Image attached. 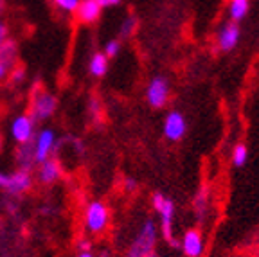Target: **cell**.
I'll list each match as a JSON object with an SVG mask.
<instances>
[{
    "instance_id": "cell-2",
    "label": "cell",
    "mask_w": 259,
    "mask_h": 257,
    "mask_svg": "<svg viewBox=\"0 0 259 257\" xmlns=\"http://www.w3.org/2000/svg\"><path fill=\"white\" fill-rule=\"evenodd\" d=\"M155 243H157V225L153 220H146L134 243L130 245L128 257H151Z\"/></svg>"
},
{
    "instance_id": "cell-27",
    "label": "cell",
    "mask_w": 259,
    "mask_h": 257,
    "mask_svg": "<svg viewBox=\"0 0 259 257\" xmlns=\"http://www.w3.org/2000/svg\"><path fill=\"white\" fill-rule=\"evenodd\" d=\"M76 257H94V253H92V250H85V252H79Z\"/></svg>"
},
{
    "instance_id": "cell-4",
    "label": "cell",
    "mask_w": 259,
    "mask_h": 257,
    "mask_svg": "<svg viewBox=\"0 0 259 257\" xmlns=\"http://www.w3.org/2000/svg\"><path fill=\"white\" fill-rule=\"evenodd\" d=\"M110 212L103 201H90L85 209V225L92 234H101L108 227Z\"/></svg>"
},
{
    "instance_id": "cell-12",
    "label": "cell",
    "mask_w": 259,
    "mask_h": 257,
    "mask_svg": "<svg viewBox=\"0 0 259 257\" xmlns=\"http://www.w3.org/2000/svg\"><path fill=\"white\" fill-rule=\"evenodd\" d=\"M101 4L99 0H79V6L76 9V16L81 24H94L101 16Z\"/></svg>"
},
{
    "instance_id": "cell-15",
    "label": "cell",
    "mask_w": 259,
    "mask_h": 257,
    "mask_svg": "<svg viewBox=\"0 0 259 257\" xmlns=\"http://www.w3.org/2000/svg\"><path fill=\"white\" fill-rule=\"evenodd\" d=\"M16 162H18V169H27L31 171L34 162V149H32V141L27 144H20L16 149Z\"/></svg>"
},
{
    "instance_id": "cell-22",
    "label": "cell",
    "mask_w": 259,
    "mask_h": 257,
    "mask_svg": "<svg viewBox=\"0 0 259 257\" xmlns=\"http://www.w3.org/2000/svg\"><path fill=\"white\" fill-rule=\"evenodd\" d=\"M25 79V70L22 67H15L11 70V83L13 84H20Z\"/></svg>"
},
{
    "instance_id": "cell-17",
    "label": "cell",
    "mask_w": 259,
    "mask_h": 257,
    "mask_svg": "<svg viewBox=\"0 0 259 257\" xmlns=\"http://www.w3.org/2000/svg\"><path fill=\"white\" fill-rule=\"evenodd\" d=\"M248 9H250V2L248 0H231L229 6V15H231L232 22H241L247 16Z\"/></svg>"
},
{
    "instance_id": "cell-32",
    "label": "cell",
    "mask_w": 259,
    "mask_h": 257,
    "mask_svg": "<svg viewBox=\"0 0 259 257\" xmlns=\"http://www.w3.org/2000/svg\"><path fill=\"white\" fill-rule=\"evenodd\" d=\"M151 257H155V255H151Z\"/></svg>"
},
{
    "instance_id": "cell-24",
    "label": "cell",
    "mask_w": 259,
    "mask_h": 257,
    "mask_svg": "<svg viewBox=\"0 0 259 257\" xmlns=\"http://www.w3.org/2000/svg\"><path fill=\"white\" fill-rule=\"evenodd\" d=\"M99 4H101L103 9H106V8H115V6L121 4V0H99Z\"/></svg>"
},
{
    "instance_id": "cell-1",
    "label": "cell",
    "mask_w": 259,
    "mask_h": 257,
    "mask_svg": "<svg viewBox=\"0 0 259 257\" xmlns=\"http://www.w3.org/2000/svg\"><path fill=\"white\" fill-rule=\"evenodd\" d=\"M58 108V99L51 92L41 87L31 92V103H29V115L34 122H44L54 115Z\"/></svg>"
},
{
    "instance_id": "cell-13",
    "label": "cell",
    "mask_w": 259,
    "mask_h": 257,
    "mask_svg": "<svg viewBox=\"0 0 259 257\" xmlns=\"http://www.w3.org/2000/svg\"><path fill=\"white\" fill-rule=\"evenodd\" d=\"M182 250L187 257H200L203 252V239H202V234L200 230L196 229H191L184 234V239H182Z\"/></svg>"
},
{
    "instance_id": "cell-21",
    "label": "cell",
    "mask_w": 259,
    "mask_h": 257,
    "mask_svg": "<svg viewBox=\"0 0 259 257\" xmlns=\"http://www.w3.org/2000/svg\"><path fill=\"white\" fill-rule=\"evenodd\" d=\"M135 25H137L135 16H128L124 24H122V36H132V32L135 31Z\"/></svg>"
},
{
    "instance_id": "cell-6",
    "label": "cell",
    "mask_w": 259,
    "mask_h": 257,
    "mask_svg": "<svg viewBox=\"0 0 259 257\" xmlns=\"http://www.w3.org/2000/svg\"><path fill=\"white\" fill-rule=\"evenodd\" d=\"M34 126L36 122L32 121L29 113H20L16 115L11 122V137L18 146L27 144L34 139Z\"/></svg>"
},
{
    "instance_id": "cell-25",
    "label": "cell",
    "mask_w": 259,
    "mask_h": 257,
    "mask_svg": "<svg viewBox=\"0 0 259 257\" xmlns=\"http://www.w3.org/2000/svg\"><path fill=\"white\" fill-rule=\"evenodd\" d=\"M124 185H126V191H135V189H137V182H135L134 178H126Z\"/></svg>"
},
{
    "instance_id": "cell-18",
    "label": "cell",
    "mask_w": 259,
    "mask_h": 257,
    "mask_svg": "<svg viewBox=\"0 0 259 257\" xmlns=\"http://www.w3.org/2000/svg\"><path fill=\"white\" fill-rule=\"evenodd\" d=\"M247 158H248L247 146H245V144L234 146V149H232V164H234L236 167H241V165H245Z\"/></svg>"
},
{
    "instance_id": "cell-19",
    "label": "cell",
    "mask_w": 259,
    "mask_h": 257,
    "mask_svg": "<svg viewBox=\"0 0 259 257\" xmlns=\"http://www.w3.org/2000/svg\"><path fill=\"white\" fill-rule=\"evenodd\" d=\"M54 4L65 13H76L77 6H79V0H54Z\"/></svg>"
},
{
    "instance_id": "cell-9",
    "label": "cell",
    "mask_w": 259,
    "mask_h": 257,
    "mask_svg": "<svg viewBox=\"0 0 259 257\" xmlns=\"http://www.w3.org/2000/svg\"><path fill=\"white\" fill-rule=\"evenodd\" d=\"M186 132H187V122L182 113L177 112V110L167 113L166 121H164V135H166V139H169V141H173V142H178L184 139Z\"/></svg>"
},
{
    "instance_id": "cell-23",
    "label": "cell",
    "mask_w": 259,
    "mask_h": 257,
    "mask_svg": "<svg viewBox=\"0 0 259 257\" xmlns=\"http://www.w3.org/2000/svg\"><path fill=\"white\" fill-rule=\"evenodd\" d=\"M6 40H9V31H8V25L4 22L0 20V45L4 44Z\"/></svg>"
},
{
    "instance_id": "cell-31",
    "label": "cell",
    "mask_w": 259,
    "mask_h": 257,
    "mask_svg": "<svg viewBox=\"0 0 259 257\" xmlns=\"http://www.w3.org/2000/svg\"><path fill=\"white\" fill-rule=\"evenodd\" d=\"M2 144H4V141H2V135H0V149H2Z\"/></svg>"
},
{
    "instance_id": "cell-29",
    "label": "cell",
    "mask_w": 259,
    "mask_h": 257,
    "mask_svg": "<svg viewBox=\"0 0 259 257\" xmlns=\"http://www.w3.org/2000/svg\"><path fill=\"white\" fill-rule=\"evenodd\" d=\"M8 74H9L8 70H6V68L2 67V65H0V79H4V77L8 76Z\"/></svg>"
},
{
    "instance_id": "cell-8",
    "label": "cell",
    "mask_w": 259,
    "mask_h": 257,
    "mask_svg": "<svg viewBox=\"0 0 259 257\" xmlns=\"http://www.w3.org/2000/svg\"><path fill=\"white\" fill-rule=\"evenodd\" d=\"M32 185V175L27 169H18L13 175L8 177V182L4 185V191L11 196H18V194H24L31 189Z\"/></svg>"
},
{
    "instance_id": "cell-26",
    "label": "cell",
    "mask_w": 259,
    "mask_h": 257,
    "mask_svg": "<svg viewBox=\"0 0 259 257\" xmlns=\"http://www.w3.org/2000/svg\"><path fill=\"white\" fill-rule=\"evenodd\" d=\"M79 252H85V250H90L92 248V245H90V241H87V239H81L79 241Z\"/></svg>"
},
{
    "instance_id": "cell-10",
    "label": "cell",
    "mask_w": 259,
    "mask_h": 257,
    "mask_svg": "<svg viewBox=\"0 0 259 257\" xmlns=\"http://www.w3.org/2000/svg\"><path fill=\"white\" fill-rule=\"evenodd\" d=\"M63 175V169H61V164L56 157H49L47 160L40 162V167H38V180L44 185H51L54 182H58Z\"/></svg>"
},
{
    "instance_id": "cell-30",
    "label": "cell",
    "mask_w": 259,
    "mask_h": 257,
    "mask_svg": "<svg viewBox=\"0 0 259 257\" xmlns=\"http://www.w3.org/2000/svg\"><path fill=\"white\" fill-rule=\"evenodd\" d=\"M2 8H4V0H0V11H2Z\"/></svg>"
},
{
    "instance_id": "cell-11",
    "label": "cell",
    "mask_w": 259,
    "mask_h": 257,
    "mask_svg": "<svg viewBox=\"0 0 259 257\" xmlns=\"http://www.w3.org/2000/svg\"><path fill=\"white\" fill-rule=\"evenodd\" d=\"M239 36H241V31H239V25L238 22H229L225 24L218 32V45L222 49L223 53H229L232 49L238 45L239 41Z\"/></svg>"
},
{
    "instance_id": "cell-3",
    "label": "cell",
    "mask_w": 259,
    "mask_h": 257,
    "mask_svg": "<svg viewBox=\"0 0 259 257\" xmlns=\"http://www.w3.org/2000/svg\"><path fill=\"white\" fill-rule=\"evenodd\" d=\"M153 207L158 214H160V223H162V236L166 237L167 241L173 246H180L178 241L173 237V216H175V203L173 200L166 198L162 193L153 194Z\"/></svg>"
},
{
    "instance_id": "cell-14",
    "label": "cell",
    "mask_w": 259,
    "mask_h": 257,
    "mask_svg": "<svg viewBox=\"0 0 259 257\" xmlns=\"http://www.w3.org/2000/svg\"><path fill=\"white\" fill-rule=\"evenodd\" d=\"M18 45L13 40H6L4 44L0 45V65L11 72L13 68L18 67Z\"/></svg>"
},
{
    "instance_id": "cell-5",
    "label": "cell",
    "mask_w": 259,
    "mask_h": 257,
    "mask_svg": "<svg viewBox=\"0 0 259 257\" xmlns=\"http://www.w3.org/2000/svg\"><path fill=\"white\" fill-rule=\"evenodd\" d=\"M56 133L51 128H44L36 133L34 141H32V149H34V162L47 160L49 157L54 155V148H56Z\"/></svg>"
},
{
    "instance_id": "cell-7",
    "label": "cell",
    "mask_w": 259,
    "mask_h": 257,
    "mask_svg": "<svg viewBox=\"0 0 259 257\" xmlns=\"http://www.w3.org/2000/svg\"><path fill=\"white\" fill-rule=\"evenodd\" d=\"M167 97H169V81L164 76H155L148 83L146 89V99L153 108H162L166 105Z\"/></svg>"
},
{
    "instance_id": "cell-20",
    "label": "cell",
    "mask_w": 259,
    "mask_h": 257,
    "mask_svg": "<svg viewBox=\"0 0 259 257\" xmlns=\"http://www.w3.org/2000/svg\"><path fill=\"white\" fill-rule=\"evenodd\" d=\"M119 51H121V44H119V40H110L108 44L105 45V56L108 58H115L119 54Z\"/></svg>"
},
{
    "instance_id": "cell-28",
    "label": "cell",
    "mask_w": 259,
    "mask_h": 257,
    "mask_svg": "<svg viewBox=\"0 0 259 257\" xmlns=\"http://www.w3.org/2000/svg\"><path fill=\"white\" fill-rule=\"evenodd\" d=\"M6 182H8V175H4V173H0V187L4 189V185H6Z\"/></svg>"
},
{
    "instance_id": "cell-16",
    "label": "cell",
    "mask_w": 259,
    "mask_h": 257,
    "mask_svg": "<svg viewBox=\"0 0 259 257\" xmlns=\"http://www.w3.org/2000/svg\"><path fill=\"white\" fill-rule=\"evenodd\" d=\"M89 70L94 77H103L108 72V58L103 53H96L89 63Z\"/></svg>"
}]
</instances>
